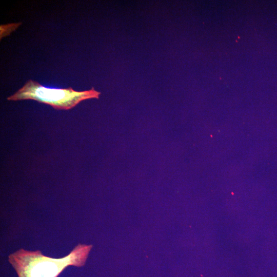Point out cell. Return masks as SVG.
<instances>
[{"label": "cell", "mask_w": 277, "mask_h": 277, "mask_svg": "<svg viewBox=\"0 0 277 277\" xmlns=\"http://www.w3.org/2000/svg\"><path fill=\"white\" fill-rule=\"evenodd\" d=\"M92 246L78 244L67 255L53 258L39 250L21 249L10 254L8 260L18 277H57L70 266L82 267Z\"/></svg>", "instance_id": "obj_1"}, {"label": "cell", "mask_w": 277, "mask_h": 277, "mask_svg": "<svg viewBox=\"0 0 277 277\" xmlns=\"http://www.w3.org/2000/svg\"><path fill=\"white\" fill-rule=\"evenodd\" d=\"M100 94L93 87L82 91H75L71 87L51 88L29 80L7 99L10 101L32 100L49 105L56 110H69L84 100L98 98Z\"/></svg>", "instance_id": "obj_2"}]
</instances>
